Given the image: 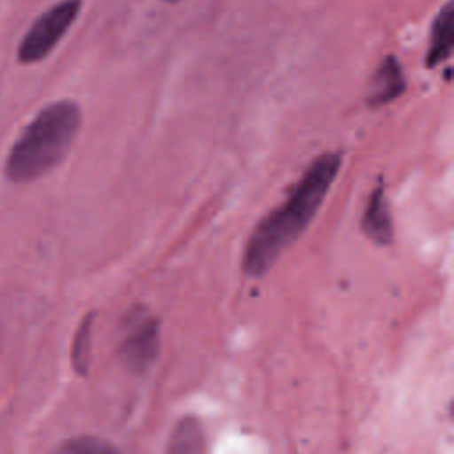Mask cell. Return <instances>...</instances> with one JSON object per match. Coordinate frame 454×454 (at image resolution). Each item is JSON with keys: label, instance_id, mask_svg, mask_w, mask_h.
Here are the masks:
<instances>
[{"label": "cell", "instance_id": "obj_1", "mask_svg": "<svg viewBox=\"0 0 454 454\" xmlns=\"http://www.w3.org/2000/svg\"><path fill=\"white\" fill-rule=\"evenodd\" d=\"M340 168V153L319 154L303 172L287 199L252 232L243 254L247 275L259 277L310 223Z\"/></svg>", "mask_w": 454, "mask_h": 454}, {"label": "cell", "instance_id": "obj_2", "mask_svg": "<svg viewBox=\"0 0 454 454\" xmlns=\"http://www.w3.org/2000/svg\"><path fill=\"white\" fill-rule=\"evenodd\" d=\"M82 124V110L71 99L44 106L12 144L5 176L14 183H30L55 168L69 153Z\"/></svg>", "mask_w": 454, "mask_h": 454}, {"label": "cell", "instance_id": "obj_3", "mask_svg": "<svg viewBox=\"0 0 454 454\" xmlns=\"http://www.w3.org/2000/svg\"><path fill=\"white\" fill-rule=\"evenodd\" d=\"M82 0H60L44 11L27 30L18 48L20 64H35L46 59L76 21Z\"/></svg>", "mask_w": 454, "mask_h": 454}, {"label": "cell", "instance_id": "obj_4", "mask_svg": "<svg viewBox=\"0 0 454 454\" xmlns=\"http://www.w3.org/2000/svg\"><path fill=\"white\" fill-rule=\"evenodd\" d=\"M158 340V319L140 310L128 321V328L121 342L122 360L135 371H145L156 358Z\"/></svg>", "mask_w": 454, "mask_h": 454}, {"label": "cell", "instance_id": "obj_5", "mask_svg": "<svg viewBox=\"0 0 454 454\" xmlns=\"http://www.w3.org/2000/svg\"><path fill=\"white\" fill-rule=\"evenodd\" d=\"M404 76L401 66L394 55H388L376 69L371 80V92L367 94V105L381 106L397 99L404 90Z\"/></svg>", "mask_w": 454, "mask_h": 454}, {"label": "cell", "instance_id": "obj_6", "mask_svg": "<svg viewBox=\"0 0 454 454\" xmlns=\"http://www.w3.org/2000/svg\"><path fill=\"white\" fill-rule=\"evenodd\" d=\"M362 229L365 236L378 245H387L392 241L394 227L383 186H378L371 193L362 216Z\"/></svg>", "mask_w": 454, "mask_h": 454}, {"label": "cell", "instance_id": "obj_7", "mask_svg": "<svg viewBox=\"0 0 454 454\" xmlns=\"http://www.w3.org/2000/svg\"><path fill=\"white\" fill-rule=\"evenodd\" d=\"M452 44H454V11H452V2L449 0L438 11L433 21L429 48L426 53V66L433 69L443 60H447L452 53Z\"/></svg>", "mask_w": 454, "mask_h": 454}, {"label": "cell", "instance_id": "obj_8", "mask_svg": "<svg viewBox=\"0 0 454 454\" xmlns=\"http://www.w3.org/2000/svg\"><path fill=\"white\" fill-rule=\"evenodd\" d=\"M204 434L195 419H183L168 442V454H204Z\"/></svg>", "mask_w": 454, "mask_h": 454}, {"label": "cell", "instance_id": "obj_9", "mask_svg": "<svg viewBox=\"0 0 454 454\" xmlns=\"http://www.w3.org/2000/svg\"><path fill=\"white\" fill-rule=\"evenodd\" d=\"M53 454H121L112 443L96 436H74L62 442Z\"/></svg>", "mask_w": 454, "mask_h": 454}, {"label": "cell", "instance_id": "obj_10", "mask_svg": "<svg viewBox=\"0 0 454 454\" xmlns=\"http://www.w3.org/2000/svg\"><path fill=\"white\" fill-rule=\"evenodd\" d=\"M90 337H92V316L83 317L80 328L76 330L73 349H71V360L73 367L80 374H87L89 360H90Z\"/></svg>", "mask_w": 454, "mask_h": 454}, {"label": "cell", "instance_id": "obj_11", "mask_svg": "<svg viewBox=\"0 0 454 454\" xmlns=\"http://www.w3.org/2000/svg\"><path fill=\"white\" fill-rule=\"evenodd\" d=\"M165 4H179V2H183V0H163Z\"/></svg>", "mask_w": 454, "mask_h": 454}]
</instances>
